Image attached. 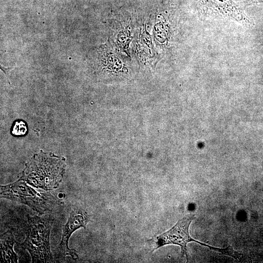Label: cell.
Here are the masks:
<instances>
[{"mask_svg":"<svg viewBox=\"0 0 263 263\" xmlns=\"http://www.w3.org/2000/svg\"><path fill=\"white\" fill-rule=\"evenodd\" d=\"M88 221V216L84 211L75 210L71 212L64 227L61 242L56 248V254L58 258L66 256H71L74 260L77 258L76 251L69 247L68 241L75 231L81 227L85 228Z\"/></svg>","mask_w":263,"mask_h":263,"instance_id":"ba28073f","label":"cell"},{"mask_svg":"<svg viewBox=\"0 0 263 263\" xmlns=\"http://www.w3.org/2000/svg\"><path fill=\"white\" fill-rule=\"evenodd\" d=\"M15 243L14 236L10 231H7L1 235V261L2 263H18V256L13 249Z\"/></svg>","mask_w":263,"mask_h":263,"instance_id":"30bf717a","label":"cell"},{"mask_svg":"<svg viewBox=\"0 0 263 263\" xmlns=\"http://www.w3.org/2000/svg\"><path fill=\"white\" fill-rule=\"evenodd\" d=\"M27 128L25 123L22 121H16L12 129V133L15 135H23L26 134Z\"/></svg>","mask_w":263,"mask_h":263,"instance_id":"8fae6325","label":"cell"},{"mask_svg":"<svg viewBox=\"0 0 263 263\" xmlns=\"http://www.w3.org/2000/svg\"><path fill=\"white\" fill-rule=\"evenodd\" d=\"M194 218L195 216L193 215H188L180 219L170 229L157 236L156 247L153 251L167 244L178 245L181 247L182 256L185 255L188 261L187 245L189 242H194L205 246L210 250L223 255L230 256L236 260L239 258L240 253L235 251L230 245L224 248L216 247L192 238L189 233V227Z\"/></svg>","mask_w":263,"mask_h":263,"instance_id":"277c9868","label":"cell"},{"mask_svg":"<svg viewBox=\"0 0 263 263\" xmlns=\"http://www.w3.org/2000/svg\"><path fill=\"white\" fill-rule=\"evenodd\" d=\"M65 160L51 153L40 152L26 164L20 179L46 191L56 189L62 180Z\"/></svg>","mask_w":263,"mask_h":263,"instance_id":"6da1fadb","label":"cell"},{"mask_svg":"<svg viewBox=\"0 0 263 263\" xmlns=\"http://www.w3.org/2000/svg\"><path fill=\"white\" fill-rule=\"evenodd\" d=\"M203 6L237 19L244 18L242 9L232 0H198Z\"/></svg>","mask_w":263,"mask_h":263,"instance_id":"9c48e42d","label":"cell"},{"mask_svg":"<svg viewBox=\"0 0 263 263\" xmlns=\"http://www.w3.org/2000/svg\"><path fill=\"white\" fill-rule=\"evenodd\" d=\"M0 197L26 205L40 214L51 211L62 204L50 193L38 192L21 179L1 186Z\"/></svg>","mask_w":263,"mask_h":263,"instance_id":"7a4b0ae2","label":"cell"},{"mask_svg":"<svg viewBox=\"0 0 263 263\" xmlns=\"http://www.w3.org/2000/svg\"><path fill=\"white\" fill-rule=\"evenodd\" d=\"M149 22L142 20L137 22L132 40V51L140 67L152 69L160 59V54L155 48L153 39L150 33Z\"/></svg>","mask_w":263,"mask_h":263,"instance_id":"8992f818","label":"cell"},{"mask_svg":"<svg viewBox=\"0 0 263 263\" xmlns=\"http://www.w3.org/2000/svg\"><path fill=\"white\" fill-rule=\"evenodd\" d=\"M97 47L94 51L93 65L99 74L114 78H123L130 75L131 58L125 56L113 46L109 39Z\"/></svg>","mask_w":263,"mask_h":263,"instance_id":"5b68a950","label":"cell"},{"mask_svg":"<svg viewBox=\"0 0 263 263\" xmlns=\"http://www.w3.org/2000/svg\"><path fill=\"white\" fill-rule=\"evenodd\" d=\"M52 222L49 217L33 218L29 225L26 238L21 247L28 251L32 262H51L50 235Z\"/></svg>","mask_w":263,"mask_h":263,"instance_id":"3957f363","label":"cell"},{"mask_svg":"<svg viewBox=\"0 0 263 263\" xmlns=\"http://www.w3.org/2000/svg\"><path fill=\"white\" fill-rule=\"evenodd\" d=\"M135 28V22L126 15L118 14L111 21V42L116 49L130 58V45Z\"/></svg>","mask_w":263,"mask_h":263,"instance_id":"52a82bcc","label":"cell"},{"mask_svg":"<svg viewBox=\"0 0 263 263\" xmlns=\"http://www.w3.org/2000/svg\"><path fill=\"white\" fill-rule=\"evenodd\" d=\"M12 69V68H5L3 66H1V65H0V69L5 74L8 79V73Z\"/></svg>","mask_w":263,"mask_h":263,"instance_id":"7c38bea8","label":"cell"}]
</instances>
